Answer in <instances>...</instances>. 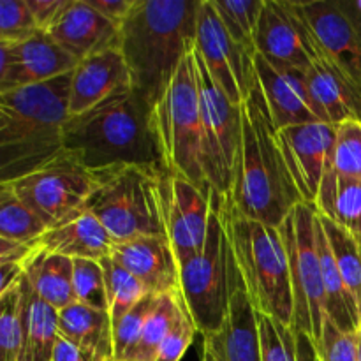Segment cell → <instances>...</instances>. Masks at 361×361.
Instances as JSON below:
<instances>
[{
    "instance_id": "6da1fadb",
    "label": "cell",
    "mask_w": 361,
    "mask_h": 361,
    "mask_svg": "<svg viewBox=\"0 0 361 361\" xmlns=\"http://www.w3.org/2000/svg\"><path fill=\"white\" fill-rule=\"evenodd\" d=\"M203 0H136L120 25L118 49L133 76V88L157 106L183 60L196 49Z\"/></svg>"
},
{
    "instance_id": "7a4b0ae2",
    "label": "cell",
    "mask_w": 361,
    "mask_h": 361,
    "mask_svg": "<svg viewBox=\"0 0 361 361\" xmlns=\"http://www.w3.org/2000/svg\"><path fill=\"white\" fill-rule=\"evenodd\" d=\"M228 203L240 215L281 228L303 203L291 178L259 85L242 104V147Z\"/></svg>"
},
{
    "instance_id": "3957f363",
    "label": "cell",
    "mask_w": 361,
    "mask_h": 361,
    "mask_svg": "<svg viewBox=\"0 0 361 361\" xmlns=\"http://www.w3.org/2000/svg\"><path fill=\"white\" fill-rule=\"evenodd\" d=\"M63 150L94 171L116 166L169 171L155 108L134 90L71 118L63 133Z\"/></svg>"
},
{
    "instance_id": "277c9868",
    "label": "cell",
    "mask_w": 361,
    "mask_h": 361,
    "mask_svg": "<svg viewBox=\"0 0 361 361\" xmlns=\"http://www.w3.org/2000/svg\"><path fill=\"white\" fill-rule=\"evenodd\" d=\"M73 73L0 92V183L41 168L63 150Z\"/></svg>"
},
{
    "instance_id": "5b68a950",
    "label": "cell",
    "mask_w": 361,
    "mask_h": 361,
    "mask_svg": "<svg viewBox=\"0 0 361 361\" xmlns=\"http://www.w3.org/2000/svg\"><path fill=\"white\" fill-rule=\"evenodd\" d=\"M222 212L250 303L256 312L293 326L291 267L281 228L243 217L226 197Z\"/></svg>"
},
{
    "instance_id": "8992f818",
    "label": "cell",
    "mask_w": 361,
    "mask_h": 361,
    "mask_svg": "<svg viewBox=\"0 0 361 361\" xmlns=\"http://www.w3.org/2000/svg\"><path fill=\"white\" fill-rule=\"evenodd\" d=\"M222 200L214 192L203 250L180 263V295L203 337L217 334L224 326L233 298L245 288L224 221Z\"/></svg>"
},
{
    "instance_id": "52a82bcc",
    "label": "cell",
    "mask_w": 361,
    "mask_h": 361,
    "mask_svg": "<svg viewBox=\"0 0 361 361\" xmlns=\"http://www.w3.org/2000/svg\"><path fill=\"white\" fill-rule=\"evenodd\" d=\"M99 173L97 190L87 210L102 222L113 242L168 236L162 178L168 171L116 166Z\"/></svg>"
},
{
    "instance_id": "ba28073f",
    "label": "cell",
    "mask_w": 361,
    "mask_h": 361,
    "mask_svg": "<svg viewBox=\"0 0 361 361\" xmlns=\"http://www.w3.org/2000/svg\"><path fill=\"white\" fill-rule=\"evenodd\" d=\"M166 166L175 175L212 190L203 166V120L194 51L180 66L168 92L155 106Z\"/></svg>"
},
{
    "instance_id": "9c48e42d",
    "label": "cell",
    "mask_w": 361,
    "mask_h": 361,
    "mask_svg": "<svg viewBox=\"0 0 361 361\" xmlns=\"http://www.w3.org/2000/svg\"><path fill=\"white\" fill-rule=\"evenodd\" d=\"M4 183L49 229L87 210L101 178L97 171L62 150L41 168Z\"/></svg>"
},
{
    "instance_id": "30bf717a",
    "label": "cell",
    "mask_w": 361,
    "mask_h": 361,
    "mask_svg": "<svg viewBox=\"0 0 361 361\" xmlns=\"http://www.w3.org/2000/svg\"><path fill=\"white\" fill-rule=\"evenodd\" d=\"M316 221V208L312 204L300 203L281 224V233L288 247L289 267H291L293 300H295L293 328L310 337L314 342L319 341L326 321Z\"/></svg>"
},
{
    "instance_id": "8fae6325",
    "label": "cell",
    "mask_w": 361,
    "mask_h": 361,
    "mask_svg": "<svg viewBox=\"0 0 361 361\" xmlns=\"http://www.w3.org/2000/svg\"><path fill=\"white\" fill-rule=\"evenodd\" d=\"M194 59L203 120L204 175L214 192L228 197L242 147V106L235 104L215 83L197 49Z\"/></svg>"
},
{
    "instance_id": "7c38bea8",
    "label": "cell",
    "mask_w": 361,
    "mask_h": 361,
    "mask_svg": "<svg viewBox=\"0 0 361 361\" xmlns=\"http://www.w3.org/2000/svg\"><path fill=\"white\" fill-rule=\"evenodd\" d=\"M254 48L284 69L307 71L323 56L296 0H264Z\"/></svg>"
},
{
    "instance_id": "4fadbf2b",
    "label": "cell",
    "mask_w": 361,
    "mask_h": 361,
    "mask_svg": "<svg viewBox=\"0 0 361 361\" xmlns=\"http://www.w3.org/2000/svg\"><path fill=\"white\" fill-rule=\"evenodd\" d=\"M196 49L215 83L235 104L242 106L256 87L254 55L233 41L212 0L201 2Z\"/></svg>"
},
{
    "instance_id": "5bb4252c",
    "label": "cell",
    "mask_w": 361,
    "mask_h": 361,
    "mask_svg": "<svg viewBox=\"0 0 361 361\" xmlns=\"http://www.w3.org/2000/svg\"><path fill=\"white\" fill-rule=\"evenodd\" d=\"M321 53L361 88V6L349 0L298 2Z\"/></svg>"
},
{
    "instance_id": "9a60e30c",
    "label": "cell",
    "mask_w": 361,
    "mask_h": 361,
    "mask_svg": "<svg viewBox=\"0 0 361 361\" xmlns=\"http://www.w3.org/2000/svg\"><path fill=\"white\" fill-rule=\"evenodd\" d=\"M166 231L178 263L203 250L210 224L214 190H203L183 176L168 171L162 178Z\"/></svg>"
},
{
    "instance_id": "2e32d148",
    "label": "cell",
    "mask_w": 361,
    "mask_h": 361,
    "mask_svg": "<svg viewBox=\"0 0 361 361\" xmlns=\"http://www.w3.org/2000/svg\"><path fill=\"white\" fill-rule=\"evenodd\" d=\"M78 63L48 32L39 30L21 42L0 41V92L56 80Z\"/></svg>"
},
{
    "instance_id": "e0dca14e",
    "label": "cell",
    "mask_w": 361,
    "mask_h": 361,
    "mask_svg": "<svg viewBox=\"0 0 361 361\" xmlns=\"http://www.w3.org/2000/svg\"><path fill=\"white\" fill-rule=\"evenodd\" d=\"M277 140L302 201L314 207L324 173L331 164L335 127L324 122L286 127L277 130Z\"/></svg>"
},
{
    "instance_id": "ac0fdd59",
    "label": "cell",
    "mask_w": 361,
    "mask_h": 361,
    "mask_svg": "<svg viewBox=\"0 0 361 361\" xmlns=\"http://www.w3.org/2000/svg\"><path fill=\"white\" fill-rule=\"evenodd\" d=\"M133 90V76L118 48L85 59L73 71L69 97L71 118L87 115Z\"/></svg>"
},
{
    "instance_id": "d6986e66",
    "label": "cell",
    "mask_w": 361,
    "mask_h": 361,
    "mask_svg": "<svg viewBox=\"0 0 361 361\" xmlns=\"http://www.w3.org/2000/svg\"><path fill=\"white\" fill-rule=\"evenodd\" d=\"M254 73L275 129L319 122L307 90V71L277 67L256 53Z\"/></svg>"
},
{
    "instance_id": "ffe728a7",
    "label": "cell",
    "mask_w": 361,
    "mask_h": 361,
    "mask_svg": "<svg viewBox=\"0 0 361 361\" xmlns=\"http://www.w3.org/2000/svg\"><path fill=\"white\" fill-rule=\"evenodd\" d=\"M48 34L73 59H85L118 48L120 27L88 4V0H69Z\"/></svg>"
},
{
    "instance_id": "44dd1931",
    "label": "cell",
    "mask_w": 361,
    "mask_h": 361,
    "mask_svg": "<svg viewBox=\"0 0 361 361\" xmlns=\"http://www.w3.org/2000/svg\"><path fill=\"white\" fill-rule=\"evenodd\" d=\"M155 296L180 293V263L168 236L113 243L111 256Z\"/></svg>"
},
{
    "instance_id": "7402d4cb",
    "label": "cell",
    "mask_w": 361,
    "mask_h": 361,
    "mask_svg": "<svg viewBox=\"0 0 361 361\" xmlns=\"http://www.w3.org/2000/svg\"><path fill=\"white\" fill-rule=\"evenodd\" d=\"M307 90L319 122L337 127L349 120L361 122V88L330 59L321 56L305 73Z\"/></svg>"
},
{
    "instance_id": "603a6c76",
    "label": "cell",
    "mask_w": 361,
    "mask_h": 361,
    "mask_svg": "<svg viewBox=\"0 0 361 361\" xmlns=\"http://www.w3.org/2000/svg\"><path fill=\"white\" fill-rule=\"evenodd\" d=\"M203 348L215 361H263L257 312L245 288L235 295L224 326L214 335L203 337Z\"/></svg>"
},
{
    "instance_id": "cb8c5ba5",
    "label": "cell",
    "mask_w": 361,
    "mask_h": 361,
    "mask_svg": "<svg viewBox=\"0 0 361 361\" xmlns=\"http://www.w3.org/2000/svg\"><path fill=\"white\" fill-rule=\"evenodd\" d=\"M113 238L92 212L83 210L62 224L49 228L37 242L39 249L69 259L102 261L111 256Z\"/></svg>"
},
{
    "instance_id": "d4e9b609",
    "label": "cell",
    "mask_w": 361,
    "mask_h": 361,
    "mask_svg": "<svg viewBox=\"0 0 361 361\" xmlns=\"http://www.w3.org/2000/svg\"><path fill=\"white\" fill-rule=\"evenodd\" d=\"M25 279L39 298L60 310L76 303L74 298V261L39 249L25 263Z\"/></svg>"
},
{
    "instance_id": "484cf974",
    "label": "cell",
    "mask_w": 361,
    "mask_h": 361,
    "mask_svg": "<svg viewBox=\"0 0 361 361\" xmlns=\"http://www.w3.org/2000/svg\"><path fill=\"white\" fill-rule=\"evenodd\" d=\"M60 337L106 361H115L113 351V321L109 312L73 303L60 310Z\"/></svg>"
},
{
    "instance_id": "4316f807",
    "label": "cell",
    "mask_w": 361,
    "mask_h": 361,
    "mask_svg": "<svg viewBox=\"0 0 361 361\" xmlns=\"http://www.w3.org/2000/svg\"><path fill=\"white\" fill-rule=\"evenodd\" d=\"M316 238H317V252L321 259V271H323V286H324V310L326 317L345 334H356L361 328V314L358 305L355 303L353 296L349 295L345 288L342 275L338 271L337 261L330 249L324 229L321 226L319 215L316 221Z\"/></svg>"
},
{
    "instance_id": "83f0119b",
    "label": "cell",
    "mask_w": 361,
    "mask_h": 361,
    "mask_svg": "<svg viewBox=\"0 0 361 361\" xmlns=\"http://www.w3.org/2000/svg\"><path fill=\"white\" fill-rule=\"evenodd\" d=\"M314 208L361 240V180L326 169Z\"/></svg>"
},
{
    "instance_id": "f1b7e54d",
    "label": "cell",
    "mask_w": 361,
    "mask_h": 361,
    "mask_svg": "<svg viewBox=\"0 0 361 361\" xmlns=\"http://www.w3.org/2000/svg\"><path fill=\"white\" fill-rule=\"evenodd\" d=\"M23 321H25V356L23 361H51L53 349L60 337V312L39 298L23 279Z\"/></svg>"
},
{
    "instance_id": "f546056e",
    "label": "cell",
    "mask_w": 361,
    "mask_h": 361,
    "mask_svg": "<svg viewBox=\"0 0 361 361\" xmlns=\"http://www.w3.org/2000/svg\"><path fill=\"white\" fill-rule=\"evenodd\" d=\"M183 298L180 293H168V295L157 296L154 309L145 323L143 334L136 349L127 361H155L161 349L162 342L175 326L180 312L183 309Z\"/></svg>"
},
{
    "instance_id": "4dcf8cb0",
    "label": "cell",
    "mask_w": 361,
    "mask_h": 361,
    "mask_svg": "<svg viewBox=\"0 0 361 361\" xmlns=\"http://www.w3.org/2000/svg\"><path fill=\"white\" fill-rule=\"evenodd\" d=\"M319 215V214H317ZM321 226L324 229L330 249L337 261L338 271L342 275L349 295L353 296L361 314V242L358 236L349 233L337 222L319 215Z\"/></svg>"
},
{
    "instance_id": "1f68e13d",
    "label": "cell",
    "mask_w": 361,
    "mask_h": 361,
    "mask_svg": "<svg viewBox=\"0 0 361 361\" xmlns=\"http://www.w3.org/2000/svg\"><path fill=\"white\" fill-rule=\"evenodd\" d=\"M48 226L13 192L7 183H0V238L37 245Z\"/></svg>"
},
{
    "instance_id": "d6a6232c",
    "label": "cell",
    "mask_w": 361,
    "mask_h": 361,
    "mask_svg": "<svg viewBox=\"0 0 361 361\" xmlns=\"http://www.w3.org/2000/svg\"><path fill=\"white\" fill-rule=\"evenodd\" d=\"M101 264L104 268L109 316L115 324L126 314H129L145 296L152 295V293L145 288L143 282L137 281L130 271H127L113 257H106L101 261Z\"/></svg>"
},
{
    "instance_id": "836d02e7",
    "label": "cell",
    "mask_w": 361,
    "mask_h": 361,
    "mask_svg": "<svg viewBox=\"0 0 361 361\" xmlns=\"http://www.w3.org/2000/svg\"><path fill=\"white\" fill-rule=\"evenodd\" d=\"M21 282L16 288L0 295V361H23L25 356Z\"/></svg>"
},
{
    "instance_id": "e575fe53",
    "label": "cell",
    "mask_w": 361,
    "mask_h": 361,
    "mask_svg": "<svg viewBox=\"0 0 361 361\" xmlns=\"http://www.w3.org/2000/svg\"><path fill=\"white\" fill-rule=\"evenodd\" d=\"M222 25L231 35L233 41L256 55L254 39H256L257 23L263 13L264 0H212Z\"/></svg>"
},
{
    "instance_id": "d590c367",
    "label": "cell",
    "mask_w": 361,
    "mask_h": 361,
    "mask_svg": "<svg viewBox=\"0 0 361 361\" xmlns=\"http://www.w3.org/2000/svg\"><path fill=\"white\" fill-rule=\"evenodd\" d=\"M73 286L76 303L109 312L104 268L101 261L74 259Z\"/></svg>"
},
{
    "instance_id": "8d00e7d4",
    "label": "cell",
    "mask_w": 361,
    "mask_h": 361,
    "mask_svg": "<svg viewBox=\"0 0 361 361\" xmlns=\"http://www.w3.org/2000/svg\"><path fill=\"white\" fill-rule=\"evenodd\" d=\"M263 361H298V331L257 312Z\"/></svg>"
},
{
    "instance_id": "74e56055",
    "label": "cell",
    "mask_w": 361,
    "mask_h": 361,
    "mask_svg": "<svg viewBox=\"0 0 361 361\" xmlns=\"http://www.w3.org/2000/svg\"><path fill=\"white\" fill-rule=\"evenodd\" d=\"M331 168L342 176L361 180V122L349 120L335 127Z\"/></svg>"
},
{
    "instance_id": "f35d334b",
    "label": "cell",
    "mask_w": 361,
    "mask_h": 361,
    "mask_svg": "<svg viewBox=\"0 0 361 361\" xmlns=\"http://www.w3.org/2000/svg\"><path fill=\"white\" fill-rule=\"evenodd\" d=\"M157 296L148 295L122 317L118 323L113 324V351H115V361H127L140 342L143 334L145 323L154 309Z\"/></svg>"
},
{
    "instance_id": "ab89813d",
    "label": "cell",
    "mask_w": 361,
    "mask_h": 361,
    "mask_svg": "<svg viewBox=\"0 0 361 361\" xmlns=\"http://www.w3.org/2000/svg\"><path fill=\"white\" fill-rule=\"evenodd\" d=\"M39 32L27 0H0V41L21 42Z\"/></svg>"
},
{
    "instance_id": "60d3db41",
    "label": "cell",
    "mask_w": 361,
    "mask_h": 361,
    "mask_svg": "<svg viewBox=\"0 0 361 361\" xmlns=\"http://www.w3.org/2000/svg\"><path fill=\"white\" fill-rule=\"evenodd\" d=\"M319 361H358L356 334L338 330L326 317L319 341L316 342Z\"/></svg>"
},
{
    "instance_id": "b9f144b4",
    "label": "cell",
    "mask_w": 361,
    "mask_h": 361,
    "mask_svg": "<svg viewBox=\"0 0 361 361\" xmlns=\"http://www.w3.org/2000/svg\"><path fill=\"white\" fill-rule=\"evenodd\" d=\"M197 334V328L194 324L192 317H190L189 310L183 305L182 312H180L178 319H176L175 326L169 331V335L166 337V341L162 342L161 349H159V355L155 361H180L183 358V355L187 353V349L192 344L194 337Z\"/></svg>"
},
{
    "instance_id": "7bdbcfd3",
    "label": "cell",
    "mask_w": 361,
    "mask_h": 361,
    "mask_svg": "<svg viewBox=\"0 0 361 361\" xmlns=\"http://www.w3.org/2000/svg\"><path fill=\"white\" fill-rule=\"evenodd\" d=\"M69 0H27L28 9L34 14V20L37 23V28L42 32H48L53 21L59 18L63 7L67 6Z\"/></svg>"
},
{
    "instance_id": "ee69618b",
    "label": "cell",
    "mask_w": 361,
    "mask_h": 361,
    "mask_svg": "<svg viewBox=\"0 0 361 361\" xmlns=\"http://www.w3.org/2000/svg\"><path fill=\"white\" fill-rule=\"evenodd\" d=\"M88 4L95 11H99L102 16H106L109 21H113V23L120 27L127 20L130 11L134 9L136 0H88Z\"/></svg>"
},
{
    "instance_id": "f6af8a7d",
    "label": "cell",
    "mask_w": 361,
    "mask_h": 361,
    "mask_svg": "<svg viewBox=\"0 0 361 361\" xmlns=\"http://www.w3.org/2000/svg\"><path fill=\"white\" fill-rule=\"evenodd\" d=\"M35 250H37V245H32V243L11 242V240L0 238V264L14 263L25 267L27 259Z\"/></svg>"
},
{
    "instance_id": "bcb514c9",
    "label": "cell",
    "mask_w": 361,
    "mask_h": 361,
    "mask_svg": "<svg viewBox=\"0 0 361 361\" xmlns=\"http://www.w3.org/2000/svg\"><path fill=\"white\" fill-rule=\"evenodd\" d=\"M51 361H106L94 353L87 351V349L80 348V345L73 344V342L66 341L63 337H59L55 349H53Z\"/></svg>"
},
{
    "instance_id": "7dc6e473",
    "label": "cell",
    "mask_w": 361,
    "mask_h": 361,
    "mask_svg": "<svg viewBox=\"0 0 361 361\" xmlns=\"http://www.w3.org/2000/svg\"><path fill=\"white\" fill-rule=\"evenodd\" d=\"M25 279V268L23 264H0V295L9 289L16 288L21 281Z\"/></svg>"
},
{
    "instance_id": "c3c4849f",
    "label": "cell",
    "mask_w": 361,
    "mask_h": 361,
    "mask_svg": "<svg viewBox=\"0 0 361 361\" xmlns=\"http://www.w3.org/2000/svg\"><path fill=\"white\" fill-rule=\"evenodd\" d=\"M201 361H215V358H214V355L208 351V349L203 348V358H201Z\"/></svg>"
},
{
    "instance_id": "681fc988",
    "label": "cell",
    "mask_w": 361,
    "mask_h": 361,
    "mask_svg": "<svg viewBox=\"0 0 361 361\" xmlns=\"http://www.w3.org/2000/svg\"><path fill=\"white\" fill-rule=\"evenodd\" d=\"M356 341H358V361H361V328L356 331Z\"/></svg>"
},
{
    "instance_id": "f907efd6",
    "label": "cell",
    "mask_w": 361,
    "mask_h": 361,
    "mask_svg": "<svg viewBox=\"0 0 361 361\" xmlns=\"http://www.w3.org/2000/svg\"><path fill=\"white\" fill-rule=\"evenodd\" d=\"M360 242H361V240H360Z\"/></svg>"
}]
</instances>
